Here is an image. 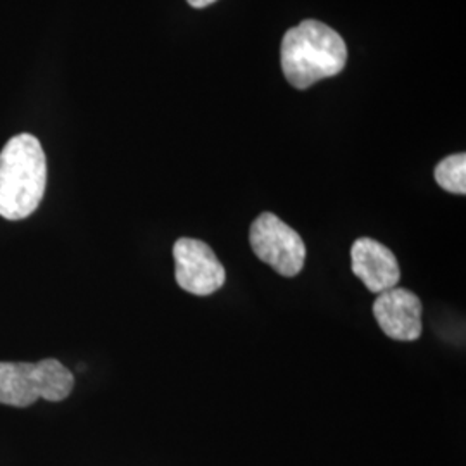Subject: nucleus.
<instances>
[{
    "label": "nucleus",
    "instance_id": "1",
    "mask_svg": "<svg viewBox=\"0 0 466 466\" xmlns=\"http://www.w3.org/2000/svg\"><path fill=\"white\" fill-rule=\"evenodd\" d=\"M47 159L38 138L13 137L0 150V217L19 221L32 217L46 194Z\"/></svg>",
    "mask_w": 466,
    "mask_h": 466
},
{
    "label": "nucleus",
    "instance_id": "5",
    "mask_svg": "<svg viewBox=\"0 0 466 466\" xmlns=\"http://www.w3.org/2000/svg\"><path fill=\"white\" fill-rule=\"evenodd\" d=\"M175 279L185 292L194 296H211L225 282L227 273L219 259L206 242L182 237L173 246Z\"/></svg>",
    "mask_w": 466,
    "mask_h": 466
},
{
    "label": "nucleus",
    "instance_id": "9",
    "mask_svg": "<svg viewBox=\"0 0 466 466\" xmlns=\"http://www.w3.org/2000/svg\"><path fill=\"white\" fill-rule=\"evenodd\" d=\"M192 7H196V9H202V7H208V5H211V4H215L217 0H187Z\"/></svg>",
    "mask_w": 466,
    "mask_h": 466
},
{
    "label": "nucleus",
    "instance_id": "4",
    "mask_svg": "<svg viewBox=\"0 0 466 466\" xmlns=\"http://www.w3.org/2000/svg\"><path fill=\"white\" fill-rule=\"evenodd\" d=\"M254 254L282 277L299 275L306 261V244L299 233L273 213H263L250 225Z\"/></svg>",
    "mask_w": 466,
    "mask_h": 466
},
{
    "label": "nucleus",
    "instance_id": "2",
    "mask_svg": "<svg viewBox=\"0 0 466 466\" xmlns=\"http://www.w3.org/2000/svg\"><path fill=\"white\" fill-rule=\"evenodd\" d=\"M280 59L287 82L304 90L339 75L348 63V47L330 26L308 19L285 34Z\"/></svg>",
    "mask_w": 466,
    "mask_h": 466
},
{
    "label": "nucleus",
    "instance_id": "6",
    "mask_svg": "<svg viewBox=\"0 0 466 466\" xmlns=\"http://www.w3.org/2000/svg\"><path fill=\"white\" fill-rule=\"evenodd\" d=\"M421 311V300L408 289H389L373 302V315L382 332L389 339L402 342L420 339Z\"/></svg>",
    "mask_w": 466,
    "mask_h": 466
},
{
    "label": "nucleus",
    "instance_id": "3",
    "mask_svg": "<svg viewBox=\"0 0 466 466\" xmlns=\"http://www.w3.org/2000/svg\"><path fill=\"white\" fill-rule=\"evenodd\" d=\"M73 387V373L54 358L38 363L0 361V404L28 408L38 400L59 402Z\"/></svg>",
    "mask_w": 466,
    "mask_h": 466
},
{
    "label": "nucleus",
    "instance_id": "7",
    "mask_svg": "<svg viewBox=\"0 0 466 466\" xmlns=\"http://www.w3.org/2000/svg\"><path fill=\"white\" fill-rule=\"evenodd\" d=\"M350 268L368 290L377 296L400 283V263L394 252L370 237L354 240L350 248Z\"/></svg>",
    "mask_w": 466,
    "mask_h": 466
},
{
    "label": "nucleus",
    "instance_id": "8",
    "mask_svg": "<svg viewBox=\"0 0 466 466\" xmlns=\"http://www.w3.org/2000/svg\"><path fill=\"white\" fill-rule=\"evenodd\" d=\"M435 182L441 188L451 194L465 196L466 194V156L452 154L450 157L442 159L435 167Z\"/></svg>",
    "mask_w": 466,
    "mask_h": 466
}]
</instances>
